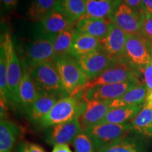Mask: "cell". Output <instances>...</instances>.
Here are the masks:
<instances>
[{
  "mask_svg": "<svg viewBox=\"0 0 152 152\" xmlns=\"http://www.w3.org/2000/svg\"><path fill=\"white\" fill-rule=\"evenodd\" d=\"M85 108L86 102L81 98L80 93L75 96L62 98L55 104L37 125L42 129H47L71 120L78 119Z\"/></svg>",
  "mask_w": 152,
  "mask_h": 152,
  "instance_id": "obj_1",
  "label": "cell"
},
{
  "mask_svg": "<svg viewBox=\"0 0 152 152\" xmlns=\"http://www.w3.org/2000/svg\"><path fill=\"white\" fill-rule=\"evenodd\" d=\"M53 61L59 74L63 87L69 96H74L78 89L90 81L73 56L71 55L56 56Z\"/></svg>",
  "mask_w": 152,
  "mask_h": 152,
  "instance_id": "obj_2",
  "label": "cell"
},
{
  "mask_svg": "<svg viewBox=\"0 0 152 152\" xmlns=\"http://www.w3.org/2000/svg\"><path fill=\"white\" fill-rule=\"evenodd\" d=\"M28 72L39 92L55 94L60 99L69 96L63 87L53 60L35 66Z\"/></svg>",
  "mask_w": 152,
  "mask_h": 152,
  "instance_id": "obj_3",
  "label": "cell"
},
{
  "mask_svg": "<svg viewBox=\"0 0 152 152\" xmlns=\"http://www.w3.org/2000/svg\"><path fill=\"white\" fill-rule=\"evenodd\" d=\"M1 42L4 45L7 55L9 105L16 109L19 107L18 87L21 80L23 71L10 34L5 33L1 38Z\"/></svg>",
  "mask_w": 152,
  "mask_h": 152,
  "instance_id": "obj_4",
  "label": "cell"
},
{
  "mask_svg": "<svg viewBox=\"0 0 152 152\" xmlns=\"http://www.w3.org/2000/svg\"><path fill=\"white\" fill-rule=\"evenodd\" d=\"M137 71V70L133 68L125 59L119 61L117 64L108 68L96 78L89 81L78 89L74 96L87 89L99 85L125 83L132 80H140Z\"/></svg>",
  "mask_w": 152,
  "mask_h": 152,
  "instance_id": "obj_5",
  "label": "cell"
},
{
  "mask_svg": "<svg viewBox=\"0 0 152 152\" xmlns=\"http://www.w3.org/2000/svg\"><path fill=\"white\" fill-rule=\"evenodd\" d=\"M56 36L39 33L28 44L23 64L28 70L54 59V42Z\"/></svg>",
  "mask_w": 152,
  "mask_h": 152,
  "instance_id": "obj_6",
  "label": "cell"
},
{
  "mask_svg": "<svg viewBox=\"0 0 152 152\" xmlns=\"http://www.w3.org/2000/svg\"><path fill=\"white\" fill-rule=\"evenodd\" d=\"M124 59L135 69L144 71L152 59L151 42L142 35H128Z\"/></svg>",
  "mask_w": 152,
  "mask_h": 152,
  "instance_id": "obj_7",
  "label": "cell"
},
{
  "mask_svg": "<svg viewBox=\"0 0 152 152\" xmlns=\"http://www.w3.org/2000/svg\"><path fill=\"white\" fill-rule=\"evenodd\" d=\"M111 21L123 30L127 35H141L144 13L131 8L121 1L109 17Z\"/></svg>",
  "mask_w": 152,
  "mask_h": 152,
  "instance_id": "obj_8",
  "label": "cell"
},
{
  "mask_svg": "<svg viewBox=\"0 0 152 152\" xmlns=\"http://www.w3.org/2000/svg\"><path fill=\"white\" fill-rule=\"evenodd\" d=\"M91 138L96 151L131 132L130 123L125 124L99 123L83 130Z\"/></svg>",
  "mask_w": 152,
  "mask_h": 152,
  "instance_id": "obj_9",
  "label": "cell"
},
{
  "mask_svg": "<svg viewBox=\"0 0 152 152\" xmlns=\"http://www.w3.org/2000/svg\"><path fill=\"white\" fill-rule=\"evenodd\" d=\"M75 59L90 81L121 61L115 59L102 50L75 57Z\"/></svg>",
  "mask_w": 152,
  "mask_h": 152,
  "instance_id": "obj_10",
  "label": "cell"
},
{
  "mask_svg": "<svg viewBox=\"0 0 152 152\" xmlns=\"http://www.w3.org/2000/svg\"><path fill=\"white\" fill-rule=\"evenodd\" d=\"M142 84L140 80L113 83L96 86L80 93L85 102L89 101H113L121 97L125 93Z\"/></svg>",
  "mask_w": 152,
  "mask_h": 152,
  "instance_id": "obj_11",
  "label": "cell"
},
{
  "mask_svg": "<svg viewBox=\"0 0 152 152\" xmlns=\"http://www.w3.org/2000/svg\"><path fill=\"white\" fill-rule=\"evenodd\" d=\"M83 131L78 119H73L46 129L45 140L50 145L69 144Z\"/></svg>",
  "mask_w": 152,
  "mask_h": 152,
  "instance_id": "obj_12",
  "label": "cell"
},
{
  "mask_svg": "<svg viewBox=\"0 0 152 152\" xmlns=\"http://www.w3.org/2000/svg\"><path fill=\"white\" fill-rule=\"evenodd\" d=\"M127 38L128 35L111 23L109 33L100 40L102 50L115 59H124Z\"/></svg>",
  "mask_w": 152,
  "mask_h": 152,
  "instance_id": "obj_13",
  "label": "cell"
},
{
  "mask_svg": "<svg viewBox=\"0 0 152 152\" xmlns=\"http://www.w3.org/2000/svg\"><path fill=\"white\" fill-rule=\"evenodd\" d=\"M149 148L148 140L130 132L97 152H148Z\"/></svg>",
  "mask_w": 152,
  "mask_h": 152,
  "instance_id": "obj_14",
  "label": "cell"
},
{
  "mask_svg": "<svg viewBox=\"0 0 152 152\" xmlns=\"http://www.w3.org/2000/svg\"><path fill=\"white\" fill-rule=\"evenodd\" d=\"M75 21L56 9L51 11L38 25L39 33L58 35L76 24Z\"/></svg>",
  "mask_w": 152,
  "mask_h": 152,
  "instance_id": "obj_15",
  "label": "cell"
},
{
  "mask_svg": "<svg viewBox=\"0 0 152 152\" xmlns=\"http://www.w3.org/2000/svg\"><path fill=\"white\" fill-rule=\"evenodd\" d=\"M23 68L21 80L18 87V109L27 113L39 97L40 92L30 77L28 68L24 66Z\"/></svg>",
  "mask_w": 152,
  "mask_h": 152,
  "instance_id": "obj_16",
  "label": "cell"
},
{
  "mask_svg": "<svg viewBox=\"0 0 152 152\" xmlns=\"http://www.w3.org/2000/svg\"><path fill=\"white\" fill-rule=\"evenodd\" d=\"M111 101H89L86 102L85 111L79 118L83 130L97 125L104 118L108 113Z\"/></svg>",
  "mask_w": 152,
  "mask_h": 152,
  "instance_id": "obj_17",
  "label": "cell"
},
{
  "mask_svg": "<svg viewBox=\"0 0 152 152\" xmlns=\"http://www.w3.org/2000/svg\"><path fill=\"white\" fill-rule=\"evenodd\" d=\"M111 21L109 18H97L85 16L76 23V30L78 33L92 36L102 40L109 33Z\"/></svg>",
  "mask_w": 152,
  "mask_h": 152,
  "instance_id": "obj_18",
  "label": "cell"
},
{
  "mask_svg": "<svg viewBox=\"0 0 152 152\" xmlns=\"http://www.w3.org/2000/svg\"><path fill=\"white\" fill-rule=\"evenodd\" d=\"M131 132L152 140V102L145 100L141 111L130 121Z\"/></svg>",
  "mask_w": 152,
  "mask_h": 152,
  "instance_id": "obj_19",
  "label": "cell"
},
{
  "mask_svg": "<svg viewBox=\"0 0 152 152\" xmlns=\"http://www.w3.org/2000/svg\"><path fill=\"white\" fill-rule=\"evenodd\" d=\"M59 99H61L55 94L40 92L39 97L27 113L30 122L37 125Z\"/></svg>",
  "mask_w": 152,
  "mask_h": 152,
  "instance_id": "obj_20",
  "label": "cell"
},
{
  "mask_svg": "<svg viewBox=\"0 0 152 152\" xmlns=\"http://www.w3.org/2000/svg\"><path fill=\"white\" fill-rule=\"evenodd\" d=\"M102 50L100 40L92 36L78 33L76 30L70 55L75 57L82 56L95 51Z\"/></svg>",
  "mask_w": 152,
  "mask_h": 152,
  "instance_id": "obj_21",
  "label": "cell"
},
{
  "mask_svg": "<svg viewBox=\"0 0 152 152\" xmlns=\"http://www.w3.org/2000/svg\"><path fill=\"white\" fill-rule=\"evenodd\" d=\"M20 133V129L16 123L8 120H1L0 152H13Z\"/></svg>",
  "mask_w": 152,
  "mask_h": 152,
  "instance_id": "obj_22",
  "label": "cell"
},
{
  "mask_svg": "<svg viewBox=\"0 0 152 152\" xmlns=\"http://www.w3.org/2000/svg\"><path fill=\"white\" fill-rule=\"evenodd\" d=\"M147 87L145 84H140L125 93L121 97L111 101V109L122 106H138L144 104L147 96Z\"/></svg>",
  "mask_w": 152,
  "mask_h": 152,
  "instance_id": "obj_23",
  "label": "cell"
},
{
  "mask_svg": "<svg viewBox=\"0 0 152 152\" xmlns=\"http://www.w3.org/2000/svg\"><path fill=\"white\" fill-rule=\"evenodd\" d=\"M144 104L138 106H122L111 109L99 123L125 124L136 116L141 111Z\"/></svg>",
  "mask_w": 152,
  "mask_h": 152,
  "instance_id": "obj_24",
  "label": "cell"
},
{
  "mask_svg": "<svg viewBox=\"0 0 152 152\" xmlns=\"http://www.w3.org/2000/svg\"><path fill=\"white\" fill-rule=\"evenodd\" d=\"M86 16L97 18H109L121 0H84Z\"/></svg>",
  "mask_w": 152,
  "mask_h": 152,
  "instance_id": "obj_25",
  "label": "cell"
},
{
  "mask_svg": "<svg viewBox=\"0 0 152 152\" xmlns=\"http://www.w3.org/2000/svg\"><path fill=\"white\" fill-rule=\"evenodd\" d=\"M54 9L67 15L75 22L86 16L84 0H56Z\"/></svg>",
  "mask_w": 152,
  "mask_h": 152,
  "instance_id": "obj_26",
  "label": "cell"
},
{
  "mask_svg": "<svg viewBox=\"0 0 152 152\" xmlns=\"http://www.w3.org/2000/svg\"><path fill=\"white\" fill-rule=\"evenodd\" d=\"M56 0H31L26 16L32 21L41 22L54 9Z\"/></svg>",
  "mask_w": 152,
  "mask_h": 152,
  "instance_id": "obj_27",
  "label": "cell"
},
{
  "mask_svg": "<svg viewBox=\"0 0 152 152\" xmlns=\"http://www.w3.org/2000/svg\"><path fill=\"white\" fill-rule=\"evenodd\" d=\"M75 25L69 29L56 35L54 42V57L70 55L74 36L76 33Z\"/></svg>",
  "mask_w": 152,
  "mask_h": 152,
  "instance_id": "obj_28",
  "label": "cell"
},
{
  "mask_svg": "<svg viewBox=\"0 0 152 152\" xmlns=\"http://www.w3.org/2000/svg\"><path fill=\"white\" fill-rule=\"evenodd\" d=\"M0 94L1 98L9 106V87L7 80V55L2 42L0 45Z\"/></svg>",
  "mask_w": 152,
  "mask_h": 152,
  "instance_id": "obj_29",
  "label": "cell"
},
{
  "mask_svg": "<svg viewBox=\"0 0 152 152\" xmlns=\"http://www.w3.org/2000/svg\"><path fill=\"white\" fill-rule=\"evenodd\" d=\"M75 152H96V148L91 138L82 131L77 134L73 142Z\"/></svg>",
  "mask_w": 152,
  "mask_h": 152,
  "instance_id": "obj_30",
  "label": "cell"
},
{
  "mask_svg": "<svg viewBox=\"0 0 152 152\" xmlns=\"http://www.w3.org/2000/svg\"><path fill=\"white\" fill-rule=\"evenodd\" d=\"M141 35L152 43V15L146 16L144 14Z\"/></svg>",
  "mask_w": 152,
  "mask_h": 152,
  "instance_id": "obj_31",
  "label": "cell"
},
{
  "mask_svg": "<svg viewBox=\"0 0 152 152\" xmlns=\"http://www.w3.org/2000/svg\"><path fill=\"white\" fill-rule=\"evenodd\" d=\"M144 78L148 91H152V59L144 69Z\"/></svg>",
  "mask_w": 152,
  "mask_h": 152,
  "instance_id": "obj_32",
  "label": "cell"
},
{
  "mask_svg": "<svg viewBox=\"0 0 152 152\" xmlns=\"http://www.w3.org/2000/svg\"><path fill=\"white\" fill-rule=\"evenodd\" d=\"M141 10L146 16L152 15V0H142Z\"/></svg>",
  "mask_w": 152,
  "mask_h": 152,
  "instance_id": "obj_33",
  "label": "cell"
},
{
  "mask_svg": "<svg viewBox=\"0 0 152 152\" xmlns=\"http://www.w3.org/2000/svg\"><path fill=\"white\" fill-rule=\"evenodd\" d=\"M18 0H1V6L4 11H10L16 8Z\"/></svg>",
  "mask_w": 152,
  "mask_h": 152,
  "instance_id": "obj_34",
  "label": "cell"
},
{
  "mask_svg": "<svg viewBox=\"0 0 152 152\" xmlns=\"http://www.w3.org/2000/svg\"><path fill=\"white\" fill-rule=\"evenodd\" d=\"M122 2L127 4L131 8L140 10L141 9L142 0H121Z\"/></svg>",
  "mask_w": 152,
  "mask_h": 152,
  "instance_id": "obj_35",
  "label": "cell"
},
{
  "mask_svg": "<svg viewBox=\"0 0 152 152\" xmlns=\"http://www.w3.org/2000/svg\"><path fill=\"white\" fill-rule=\"evenodd\" d=\"M52 152H72L68 144H56L54 145Z\"/></svg>",
  "mask_w": 152,
  "mask_h": 152,
  "instance_id": "obj_36",
  "label": "cell"
},
{
  "mask_svg": "<svg viewBox=\"0 0 152 152\" xmlns=\"http://www.w3.org/2000/svg\"><path fill=\"white\" fill-rule=\"evenodd\" d=\"M7 104L1 99H0V112H1V120H6L7 115Z\"/></svg>",
  "mask_w": 152,
  "mask_h": 152,
  "instance_id": "obj_37",
  "label": "cell"
},
{
  "mask_svg": "<svg viewBox=\"0 0 152 152\" xmlns=\"http://www.w3.org/2000/svg\"><path fill=\"white\" fill-rule=\"evenodd\" d=\"M28 147L30 152H46L42 147L36 144L28 142Z\"/></svg>",
  "mask_w": 152,
  "mask_h": 152,
  "instance_id": "obj_38",
  "label": "cell"
},
{
  "mask_svg": "<svg viewBox=\"0 0 152 152\" xmlns=\"http://www.w3.org/2000/svg\"><path fill=\"white\" fill-rule=\"evenodd\" d=\"M16 152H30L28 147V142H22L18 145Z\"/></svg>",
  "mask_w": 152,
  "mask_h": 152,
  "instance_id": "obj_39",
  "label": "cell"
},
{
  "mask_svg": "<svg viewBox=\"0 0 152 152\" xmlns=\"http://www.w3.org/2000/svg\"><path fill=\"white\" fill-rule=\"evenodd\" d=\"M151 49H152V43H151Z\"/></svg>",
  "mask_w": 152,
  "mask_h": 152,
  "instance_id": "obj_40",
  "label": "cell"
}]
</instances>
